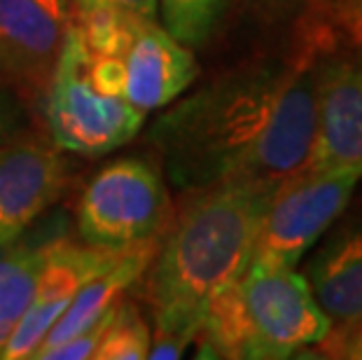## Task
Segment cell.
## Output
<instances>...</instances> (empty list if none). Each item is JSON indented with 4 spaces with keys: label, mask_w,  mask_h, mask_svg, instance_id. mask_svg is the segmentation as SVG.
Returning <instances> with one entry per match:
<instances>
[{
    "label": "cell",
    "mask_w": 362,
    "mask_h": 360,
    "mask_svg": "<svg viewBox=\"0 0 362 360\" xmlns=\"http://www.w3.org/2000/svg\"><path fill=\"white\" fill-rule=\"evenodd\" d=\"M322 40L252 59L187 89L148 129L161 171L182 194L227 182H281L313 139Z\"/></svg>",
    "instance_id": "1"
},
{
    "label": "cell",
    "mask_w": 362,
    "mask_h": 360,
    "mask_svg": "<svg viewBox=\"0 0 362 360\" xmlns=\"http://www.w3.org/2000/svg\"><path fill=\"white\" fill-rule=\"evenodd\" d=\"M279 182H227L187 192L143 274L152 309L150 360L182 358L208 302L248 269Z\"/></svg>",
    "instance_id": "2"
},
{
    "label": "cell",
    "mask_w": 362,
    "mask_h": 360,
    "mask_svg": "<svg viewBox=\"0 0 362 360\" xmlns=\"http://www.w3.org/2000/svg\"><path fill=\"white\" fill-rule=\"evenodd\" d=\"M49 139L78 157H103L134 141L145 117L122 91L115 61L73 19L42 98Z\"/></svg>",
    "instance_id": "3"
},
{
    "label": "cell",
    "mask_w": 362,
    "mask_h": 360,
    "mask_svg": "<svg viewBox=\"0 0 362 360\" xmlns=\"http://www.w3.org/2000/svg\"><path fill=\"white\" fill-rule=\"evenodd\" d=\"M75 21L91 47L115 61L122 91L143 115L164 110L199 78L194 52L168 33L159 17L75 12Z\"/></svg>",
    "instance_id": "4"
},
{
    "label": "cell",
    "mask_w": 362,
    "mask_h": 360,
    "mask_svg": "<svg viewBox=\"0 0 362 360\" xmlns=\"http://www.w3.org/2000/svg\"><path fill=\"white\" fill-rule=\"evenodd\" d=\"M171 220L161 168L141 157L115 159L80 197L75 229L82 243L127 250L159 239Z\"/></svg>",
    "instance_id": "5"
},
{
    "label": "cell",
    "mask_w": 362,
    "mask_h": 360,
    "mask_svg": "<svg viewBox=\"0 0 362 360\" xmlns=\"http://www.w3.org/2000/svg\"><path fill=\"white\" fill-rule=\"evenodd\" d=\"M362 166L299 168L274 190L250 262L297 267L349 209Z\"/></svg>",
    "instance_id": "6"
},
{
    "label": "cell",
    "mask_w": 362,
    "mask_h": 360,
    "mask_svg": "<svg viewBox=\"0 0 362 360\" xmlns=\"http://www.w3.org/2000/svg\"><path fill=\"white\" fill-rule=\"evenodd\" d=\"M245 318V358L281 360L325 339L332 320L297 267L250 262L238 281Z\"/></svg>",
    "instance_id": "7"
},
{
    "label": "cell",
    "mask_w": 362,
    "mask_h": 360,
    "mask_svg": "<svg viewBox=\"0 0 362 360\" xmlns=\"http://www.w3.org/2000/svg\"><path fill=\"white\" fill-rule=\"evenodd\" d=\"M73 19L71 0H0V80L42 101Z\"/></svg>",
    "instance_id": "8"
},
{
    "label": "cell",
    "mask_w": 362,
    "mask_h": 360,
    "mask_svg": "<svg viewBox=\"0 0 362 360\" xmlns=\"http://www.w3.org/2000/svg\"><path fill=\"white\" fill-rule=\"evenodd\" d=\"M54 141L33 132L0 145V243L49 213L68 185V164Z\"/></svg>",
    "instance_id": "9"
},
{
    "label": "cell",
    "mask_w": 362,
    "mask_h": 360,
    "mask_svg": "<svg viewBox=\"0 0 362 360\" xmlns=\"http://www.w3.org/2000/svg\"><path fill=\"white\" fill-rule=\"evenodd\" d=\"M362 166V57H318L315 115L302 168Z\"/></svg>",
    "instance_id": "10"
},
{
    "label": "cell",
    "mask_w": 362,
    "mask_h": 360,
    "mask_svg": "<svg viewBox=\"0 0 362 360\" xmlns=\"http://www.w3.org/2000/svg\"><path fill=\"white\" fill-rule=\"evenodd\" d=\"M127 250L87 246L71 236L61 239L42 267L33 300L17 332L7 344L3 360H24L33 356V351L40 347L52 325L64 316L84 283L112 267Z\"/></svg>",
    "instance_id": "11"
},
{
    "label": "cell",
    "mask_w": 362,
    "mask_h": 360,
    "mask_svg": "<svg viewBox=\"0 0 362 360\" xmlns=\"http://www.w3.org/2000/svg\"><path fill=\"white\" fill-rule=\"evenodd\" d=\"M66 236L71 232L64 213H45L17 239L0 243V360L26 316L49 252Z\"/></svg>",
    "instance_id": "12"
},
{
    "label": "cell",
    "mask_w": 362,
    "mask_h": 360,
    "mask_svg": "<svg viewBox=\"0 0 362 360\" xmlns=\"http://www.w3.org/2000/svg\"><path fill=\"white\" fill-rule=\"evenodd\" d=\"M159 239H150L129 248L112 267H107L98 277L84 283L82 290L71 302V306L64 311V316L52 325V330L40 342V347L33 351L30 358L42 360L45 354L57 347V344L71 339L73 335L98 323L129 293V288H134L138 281H143V274L148 272L152 257L157 252Z\"/></svg>",
    "instance_id": "13"
},
{
    "label": "cell",
    "mask_w": 362,
    "mask_h": 360,
    "mask_svg": "<svg viewBox=\"0 0 362 360\" xmlns=\"http://www.w3.org/2000/svg\"><path fill=\"white\" fill-rule=\"evenodd\" d=\"M329 320H362V229L327 239L302 272Z\"/></svg>",
    "instance_id": "14"
},
{
    "label": "cell",
    "mask_w": 362,
    "mask_h": 360,
    "mask_svg": "<svg viewBox=\"0 0 362 360\" xmlns=\"http://www.w3.org/2000/svg\"><path fill=\"white\" fill-rule=\"evenodd\" d=\"M152 327L134 300L124 295L115 304L94 351V360H145L150 356Z\"/></svg>",
    "instance_id": "15"
},
{
    "label": "cell",
    "mask_w": 362,
    "mask_h": 360,
    "mask_svg": "<svg viewBox=\"0 0 362 360\" xmlns=\"http://www.w3.org/2000/svg\"><path fill=\"white\" fill-rule=\"evenodd\" d=\"M159 21L189 50L204 47L227 14L229 0H157Z\"/></svg>",
    "instance_id": "16"
},
{
    "label": "cell",
    "mask_w": 362,
    "mask_h": 360,
    "mask_svg": "<svg viewBox=\"0 0 362 360\" xmlns=\"http://www.w3.org/2000/svg\"><path fill=\"white\" fill-rule=\"evenodd\" d=\"M28 132V98L7 80H0V145Z\"/></svg>",
    "instance_id": "17"
},
{
    "label": "cell",
    "mask_w": 362,
    "mask_h": 360,
    "mask_svg": "<svg viewBox=\"0 0 362 360\" xmlns=\"http://www.w3.org/2000/svg\"><path fill=\"white\" fill-rule=\"evenodd\" d=\"M115 309V306H112ZM112 309L105 313V316L94 323L87 330H82L78 335H73L71 339L57 344L54 349H49L47 354H45L42 360H84V358H94V351L98 347V342H101V335L107 325V318H110Z\"/></svg>",
    "instance_id": "18"
},
{
    "label": "cell",
    "mask_w": 362,
    "mask_h": 360,
    "mask_svg": "<svg viewBox=\"0 0 362 360\" xmlns=\"http://www.w3.org/2000/svg\"><path fill=\"white\" fill-rule=\"evenodd\" d=\"M75 12H129L141 17H159L157 0H71Z\"/></svg>",
    "instance_id": "19"
},
{
    "label": "cell",
    "mask_w": 362,
    "mask_h": 360,
    "mask_svg": "<svg viewBox=\"0 0 362 360\" xmlns=\"http://www.w3.org/2000/svg\"><path fill=\"white\" fill-rule=\"evenodd\" d=\"M304 0H245V5L252 7L259 14H281L290 7L302 5Z\"/></svg>",
    "instance_id": "20"
},
{
    "label": "cell",
    "mask_w": 362,
    "mask_h": 360,
    "mask_svg": "<svg viewBox=\"0 0 362 360\" xmlns=\"http://www.w3.org/2000/svg\"><path fill=\"white\" fill-rule=\"evenodd\" d=\"M351 7H356L358 12H362V0H349V10H351ZM358 17H360V14H358Z\"/></svg>",
    "instance_id": "21"
},
{
    "label": "cell",
    "mask_w": 362,
    "mask_h": 360,
    "mask_svg": "<svg viewBox=\"0 0 362 360\" xmlns=\"http://www.w3.org/2000/svg\"><path fill=\"white\" fill-rule=\"evenodd\" d=\"M360 17H362V14H360Z\"/></svg>",
    "instance_id": "22"
}]
</instances>
